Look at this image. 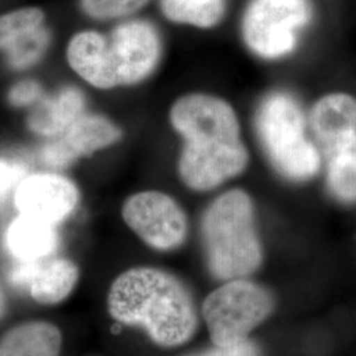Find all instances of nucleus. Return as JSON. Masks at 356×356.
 Returning a JSON list of instances; mask_svg holds the SVG:
<instances>
[{
	"instance_id": "1",
	"label": "nucleus",
	"mask_w": 356,
	"mask_h": 356,
	"mask_svg": "<svg viewBox=\"0 0 356 356\" xmlns=\"http://www.w3.org/2000/svg\"><path fill=\"white\" fill-rule=\"evenodd\" d=\"M164 58L159 28L141 17L119 22L104 33L83 28L63 47L61 61L70 79L89 92L135 89L152 78Z\"/></svg>"
},
{
	"instance_id": "2",
	"label": "nucleus",
	"mask_w": 356,
	"mask_h": 356,
	"mask_svg": "<svg viewBox=\"0 0 356 356\" xmlns=\"http://www.w3.org/2000/svg\"><path fill=\"white\" fill-rule=\"evenodd\" d=\"M107 306L116 322L144 329L163 347L188 342L197 329V313L188 289L159 268L123 272L110 288Z\"/></svg>"
},
{
	"instance_id": "3",
	"label": "nucleus",
	"mask_w": 356,
	"mask_h": 356,
	"mask_svg": "<svg viewBox=\"0 0 356 356\" xmlns=\"http://www.w3.org/2000/svg\"><path fill=\"white\" fill-rule=\"evenodd\" d=\"M201 229L209 267L218 279L238 280L261 264L254 202L247 191L229 189L218 195L206 209Z\"/></svg>"
},
{
	"instance_id": "4",
	"label": "nucleus",
	"mask_w": 356,
	"mask_h": 356,
	"mask_svg": "<svg viewBox=\"0 0 356 356\" xmlns=\"http://www.w3.org/2000/svg\"><path fill=\"white\" fill-rule=\"evenodd\" d=\"M254 132L269 164L291 182L316 177L322 157L309 138L307 118L297 97L286 90L267 92L254 111Z\"/></svg>"
},
{
	"instance_id": "5",
	"label": "nucleus",
	"mask_w": 356,
	"mask_h": 356,
	"mask_svg": "<svg viewBox=\"0 0 356 356\" xmlns=\"http://www.w3.org/2000/svg\"><path fill=\"white\" fill-rule=\"evenodd\" d=\"M126 129L114 116L89 108L56 139L31 144L35 165L73 172L82 165L119 147Z\"/></svg>"
},
{
	"instance_id": "6",
	"label": "nucleus",
	"mask_w": 356,
	"mask_h": 356,
	"mask_svg": "<svg viewBox=\"0 0 356 356\" xmlns=\"http://www.w3.org/2000/svg\"><path fill=\"white\" fill-rule=\"evenodd\" d=\"M272 309L273 298L267 289L238 279L222 285L204 300V318L214 344L232 347L245 342Z\"/></svg>"
},
{
	"instance_id": "7",
	"label": "nucleus",
	"mask_w": 356,
	"mask_h": 356,
	"mask_svg": "<svg viewBox=\"0 0 356 356\" xmlns=\"http://www.w3.org/2000/svg\"><path fill=\"white\" fill-rule=\"evenodd\" d=\"M312 16L309 0H254L243 17L244 42L257 58H286Z\"/></svg>"
},
{
	"instance_id": "8",
	"label": "nucleus",
	"mask_w": 356,
	"mask_h": 356,
	"mask_svg": "<svg viewBox=\"0 0 356 356\" xmlns=\"http://www.w3.org/2000/svg\"><path fill=\"white\" fill-rule=\"evenodd\" d=\"M166 122L181 144L211 145L244 140L241 116L234 104L207 91L178 95L166 111Z\"/></svg>"
},
{
	"instance_id": "9",
	"label": "nucleus",
	"mask_w": 356,
	"mask_h": 356,
	"mask_svg": "<svg viewBox=\"0 0 356 356\" xmlns=\"http://www.w3.org/2000/svg\"><path fill=\"white\" fill-rule=\"evenodd\" d=\"M120 216L128 229L154 251H173L186 241L188 216L165 191L144 189L129 194L122 204Z\"/></svg>"
},
{
	"instance_id": "10",
	"label": "nucleus",
	"mask_w": 356,
	"mask_h": 356,
	"mask_svg": "<svg viewBox=\"0 0 356 356\" xmlns=\"http://www.w3.org/2000/svg\"><path fill=\"white\" fill-rule=\"evenodd\" d=\"M82 204V189L73 172L33 166L13 193L15 214L63 227Z\"/></svg>"
},
{
	"instance_id": "11",
	"label": "nucleus",
	"mask_w": 356,
	"mask_h": 356,
	"mask_svg": "<svg viewBox=\"0 0 356 356\" xmlns=\"http://www.w3.org/2000/svg\"><path fill=\"white\" fill-rule=\"evenodd\" d=\"M250 161V149L244 140L211 145L181 144L176 168L186 188L204 193L239 177Z\"/></svg>"
},
{
	"instance_id": "12",
	"label": "nucleus",
	"mask_w": 356,
	"mask_h": 356,
	"mask_svg": "<svg viewBox=\"0 0 356 356\" xmlns=\"http://www.w3.org/2000/svg\"><path fill=\"white\" fill-rule=\"evenodd\" d=\"M89 108V91L73 79L49 85L42 99L24 116L23 129L32 144L63 135Z\"/></svg>"
},
{
	"instance_id": "13",
	"label": "nucleus",
	"mask_w": 356,
	"mask_h": 356,
	"mask_svg": "<svg viewBox=\"0 0 356 356\" xmlns=\"http://www.w3.org/2000/svg\"><path fill=\"white\" fill-rule=\"evenodd\" d=\"M81 272L76 261L54 254L33 263H15L10 270L11 284L23 288L40 305L64 302L74 292Z\"/></svg>"
},
{
	"instance_id": "14",
	"label": "nucleus",
	"mask_w": 356,
	"mask_h": 356,
	"mask_svg": "<svg viewBox=\"0 0 356 356\" xmlns=\"http://www.w3.org/2000/svg\"><path fill=\"white\" fill-rule=\"evenodd\" d=\"M61 227L15 214L3 232V245L15 263H33L58 254Z\"/></svg>"
},
{
	"instance_id": "15",
	"label": "nucleus",
	"mask_w": 356,
	"mask_h": 356,
	"mask_svg": "<svg viewBox=\"0 0 356 356\" xmlns=\"http://www.w3.org/2000/svg\"><path fill=\"white\" fill-rule=\"evenodd\" d=\"M306 118L309 132L325 147L356 134V98L346 92L323 95L306 113Z\"/></svg>"
},
{
	"instance_id": "16",
	"label": "nucleus",
	"mask_w": 356,
	"mask_h": 356,
	"mask_svg": "<svg viewBox=\"0 0 356 356\" xmlns=\"http://www.w3.org/2000/svg\"><path fill=\"white\" fill-rule=\"evenodd\" d=\"M64 337L48 321H26L0 337V356H61Z\"/></svg>"
},
{
	"instance_id": "17",
	"label": "nucleus",
	"mask_w": 356,
	"mask_h": 356,
	"mask_svg": "<svg viewBox=\"0 0 356 356\" xmlns=\"http://www.w3.org/2000/svg\"><path fill=\"white\" fill-rule=\"evenodd\" d=\"M325 152L331 194L344 204L356 202V134L325 145Z\"/></svg>"
},
{
	"instance_id": "18",
	"label": "nucleus",
	"mask_w": 356,
	"mask_h": 356,
	"mask_svg": "<svg viewBox=\"0 0 356 356\" xmlns=\"http://www.w3.org/2000/svg\"><path fill=\"white\" fill-rule=\"evenodd\" d=\"M45 26H48L47 13L38 6L0 13V60L19 49Z\"/></svg>"
},
{
	"instance_id": "19",
	"label": "nucleus",
	"mask_w": 356,
	"mask_h": 356,
	"mask_svg": "<svg viewBox=\"0 0 356 356\" xmlns=\"http://www.w3.org/2000/svg\"><path fill=\"white\" fill-rule=\"evenodd\" d=\"M161 13L175 24L210 29L226 13V0H160Z\"/></svg>"
},
{
	"instance_id": "20",
	"label": "nucleus",
	"mask_w": 356,
	"mask_h": 356,
	"mask_svg": "<svg viewBox=\"0 0 356 356\" xmlns=\"http://www.w3.org/2000/svg\"><path fill=\"white\" fill-rule=\"evenodd\" d=\"M35 166L31 149L0 145V209L11 204L13 193L22 179Z\"/></svg>"
},
{
	"instance_id": "21",
	"label": "nucleus",
	"mask_w": 356,
	"mask_h": 356,
	"mask_svg": "<svg viewBox=\"0 0 356 356\" xmlns=\"http://www.w3.org/2000/svg\"><path fill=\"white\" fill-rule=\"evenodd\" d=\"M48 88L38 73L13 76L3 91V102L11 113L24 116L42 99Z\"/></svg>"
},
{
	"instance_id": "22",
	"label": "nucleus",
	"mask_w": 356,
	"mask_h": 356,
	"mask_svg": "<svg viewBox=\"0 0 356 356\" xmlns=\"http://www.w3.org/2000/svg\"><path fill=\"white\" fill-rule=\"evenodd\" d=\"M151 0H78L81 13L95 23L123 22L140 13Z\"/></svg>"
},
{
	"instance_id": "23",
	"label": "nucleus",
	"mask_w": 356,
	"mask_h": 356,
	"mask_svg": "<svg viewBox=\"0 0 356 356\" xmlns=\"http://www.w3.org/2000/svg\"><path fill=\"white\" fill-rule=\"evenodd\" d=\"M259 348L252 342H243L232 347H218L195 356H259Z\"/></svg>"
},
{
	"instance_id": "24",
	"label": "nucleus",
	"mask_w": 356,
	"mask_h": 356,
	"mask_svg": "<svg viewBox=\"0 0 356 356\" xmlns=\"http://www.w3.org/2000/svg\"><path fill=\"white\" fill-rule=\"evenodd\" d=\"M6 309H7V305H6V296H4V292H3L1 285H0V319L4 317Z\"/></svg>"
},
{
	"instance_id": "25",
	"label": "nucleus",
	"mask_w": 356,
	"mask_h": 356,
	"mask_svg": "<svg viewBox=\"0 0 356 356\" xmlns=\"http://www.w3.org/2000/svg\"><path fill=\"white\" fill-rule=\"evenodd\" d=\"M1 213H3V210H1V209H0V214H1Z\"/></svg>"
}]
</instances>
